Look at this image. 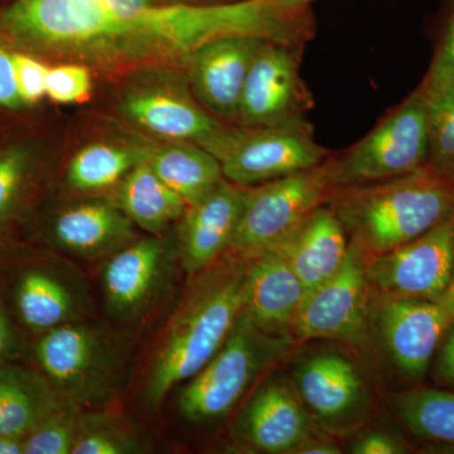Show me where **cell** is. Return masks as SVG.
<instances>
[{
  "mask_svg": "<svg viewBox=\"0 0 454 454\" xmlns=\"http://www.w3.org/2000/svg\"><path fill=\"white\" fill-rule=\"evenodd\" d=\"M288 26L284 11L265 0L166 3L134 16L106 0H14L0 11V32L20 49L106 70L184 64L197 47L231 35L280 41Z\"/></svg>",
  "mask_w": 454,
  "mask_h": 454,
  "instance_id": "1",
  "label": "cell"
},
{
  "mask_svg": "<svg viewBox=\"0 0 454 454\" xmlns=\"http://www.w3.org/2000/svg\"><path fill=\"white\" fill-rule=\"evenodd\" d=\"M247 258L226 253L192 277L167 325L145 385L152 411L219 351L245 310Z\"/></svg>",
  "mask_w": 454,
  "mask_h": 454,
  "instance_id": "2",
  "label": "cell"
},
{
  "mask_svg": "<svg viewBox=\"0 0 454 454\" xmlns=\"http://www.w3.org/2000/svg\"><path fill=\"white\" fill-rule=\"evenodd\" d=\"M367 258L390 252L454 216V178L427 163L387 181L336 188L325 203Z\"/></svg>",
  "mask_w": 454,
  "mask_h": 454,
  "instance_id": "3",
  "label": "cell"
},
{
  "mask_svg": "<svg viewBox=\"0 0 454 454\" xmlns=\"http://www.w3.org/2000/svg\"><path fill=\"white\" fill-rule=\"evenodd\" d=\"M35 372L77 408L103 404L124 378L130 348L121 334L98 322H71L40 334L32 349Z\"/></svg>",
  "mask_w": 454,
  "mask_h": 454,
  "instance_id": "4",
  "label": "cell"
},
{
  "mask_svg": "<svg viewBox=\"0 0 454 454\" xmlns=\"http://www.w3.org/2000/svg\"><path fill=\"white\" fill-rule=\"evenodd\" d=\"M292 346L291 337L264 333L244 310L219 351L184 384L178 395L179 411L192 423L225 417Z\"/></svg>",
  "mask_w": 454,
  "mask_h": 454,
  "instance_id": "5",
  "label": "cell"
},
{
  "mask_svg": "<svg viewBox=\"0 0 454 454\" xmlns=\"http://www.w3.org/2000/svg\"><path fill=\"white\" fill-rule=\"evenodd\" d=\"M428 106L420 89L360 142L328 158L336 188L387 181L415 172L428 163Z\"/></svg>",
  "mask_w": 454,
  "mask_h": 454,
  "instance_id": "6",
  "label": "cell"
},
{
  "mask_svg": "<svg viewBox=\"0 0 454 454\" xmlns=\"http://www.w3.org/2000/svg\"><path fill=\"white\" fill-rule=\"evenodd\" d=\"M221 164L223 178L254 187L315 168L330 157L307 121L273 127L223 128L203 145Z\"/></svg>",
  "mask_w": 454,
  "mask_h": 454,
  "instance_id": "7",
  "label": "cell"
},
{
  "mask_svg": "<svg viewBox=\"0 0 454 454\" xmlns=\"http://www.w3.org/2000/svg\"><path fill=\"white\" fill-rule=\"evenodd\" d=\"M328 158L315 168L245 187L243 214L229 253L250 258L271 249L325 206L336 190Z\"/></svg>",
  "mask_w": 454,
  "mask_h": 454,
  "instance_id": "8",
  "label": "cell"
},
{
  "mask_svg": "<svg viewBox=\"0 0 454 454\" xmlns=\"http://www.w3.org/2000/svg\"><path fill=\"white\" fill-rule=\"evenodd\" d=\"M176 260V244L154 235L136 239L106 259L101 292L109 316L122 324L145 318L168 293Z\"/></svg>",
  "mask_w": 454,
  "mask_h": 454,
  "instance_id": "9",
  "label": "cell"
},
{
  "mask_svg": "<svg viewBox=\"0 0 454 454\" xmlns=\"http://www.w3.org/2000/svg\"><path fill=\"white\" fill-rule=\"evenodd\" d=\"M453 262L454 216L402 247L369 256L367 279L381 297L439 301L450 282Z\"/></svg>",
  "mask_w": 454,
  "mask_h": 454,
  "instance_id": "10",
  "label": "cell"
},
{
  "mask_svg": "<svg viewBox=\"0 0 454 454\" xmlns=\"http://www.w3.org/2000/svg\"><path fill=\"white\" fill-rule=\"evenodd\" d=\"M301 44L265 41L245 82L239 127H273L306 121L312 95L301 76Z\"/></svg>",
  "mask_w": 454,
  "mask_h": 454,
  "instance_id": "11",
  "label": "cell"
},
{
  "mask_svg": "<svg viewBox=\"0 0 454 454\" xmlns=\"http://www.w3.org/2000/svg\"><path fill=\"white\" fill-rule=\"evenodd\" d=\"M366 255L349 243L340 270L304 298L293 327L300 340L333 339L363 342L369 319L370 283Z\"/></svg>",
  "mask_w": 454,
  "mask_h": 454,
  "instance_id": "12",
  "label": "cell"
},
{
  "mask_svg": "<svg viewBox=\"0 0 454 454\" xmlns=\"http://www.w3.org/2000/svg\"><path fill=\"white\" fill-rule=\"evenodd\" d=\"M121 113L152 136L201 146L225 128L197 100L186 82L176 77H154L122 92Z\"/></svg>",
  "mask_w": 454,
  "mask_h": 454,
  "instance_id": "13",
  "label": "cell"
},
{
  "mask_svg": "<svg viewBox=\"0 0 454 454\" xmlns=\"http://www.w3.org/2000/svg\"><path fill=\"white\" fill-rule=\"evenodd\" d=\"M12 301L18 321L38 336L90 319L94 312L88 283L79 271L59 262H32L20 269Z\"/></svg>",
  "mask_w": 454,
  "mask_h": 454,
  "instance_id": "14",
  "label": "cell"
},
{
  "mask_svg": "<svg viewBox=\"0 0 454 454\" xmlns=\"http://www.w3.org/2000/svg\"><path fill=\"white\" fill-rule=\"evenodd\" d=\"M265 41L231 35L206 42L188 55V83L212 115L236 121L247 74Z\"/></svg>",
  "mask_w": 454,
  "mask_h": 454,
  "instance_id": "15",
  "label": "cell"
},
{
  "mask_svg": "<svg viewBox=\"0 0 454 454\" xmlns=\"http://www.w3.org/2000/svg\"><path fill=\"white\" fill-rule=\"evenodd\" d=\"M376 318L394 364L413 380H422L442 337L453 325L438 301L413 298L382 297Z\"/></svg>",
  "mask_w": 454,
  "mask_h": 454,
  "instance_id": "16",
  "label": "cell"
},
{
  "mask_svg": "<svg viewBox=\"0 0 454 454\" xmlns=\"http://www.w3.org/2000/svg\"><path fill=\"white\" fill-rule=\"evenodd\" d=\"M44 240L68 258L95 262L136 240V225L107 200H86L65 206L47 221Z\"/></svg>",
  "mask_w": 454,
  "mask_h": 454,
  "instance_id": "17",
  "label": "cell"
},
{
  "mask_svg": "<svg viewBox=\"0 0 454 454\" xmlns=\"http://www.w3.org/2000/svg\"><path fill=\"white\" fill-rule=\"evenodd\" d=\"M245 187L221 179L179 221L176 247L188 276H195L229 253L243 214Z\"/></svg>",
  "mask_w": 454,
  "mask_h": 454,
  "instance_id": "18",
  "label": "cell"
},
{
  "mask_svg": "<svg viewBox=\"0 0 454 454\" xmlns=\"http://www.w3.org/2000/svg\"><path fill=\"white\" fill-rule=\"evenodd\" d=\"M307 292L288 260L269 249L247 258L245 310L264 333L293 339Z\"/></svg>",
  "mask_w": 454,
  "mask_h": 454,
  "instance_id": "19",
  "label": "cell"
},
{
  "mask_svg": "<svg viewBox=\"0 0 454 454\" xmlns=\"http://www.w3.org/2000/svg\"><path fill=\"white\" fill-rule=\"evenodd\" d=\"M244 441L259 452L294 453L312 437L313 424L300 399L282 381L256 391L241 418Z\"/></svg>",
  "mask_w": 454,
  "mask_h": 454,
  "instance_id": "20",
  "label": "cell"
},
{
  "mask_svg": "<svg viewBox=\"0 0 454 454\" xmlns=\"http://www.w3.org/2000/svg\"><path fill=\"white\" fill-rule=\"evenodd\" d=\"M348 247L342 223L325 205L309 214L274 249L286 256L309 294L340 270Z\"/></svg>",
  "mask_w": 454,
  "mask_h": 454,
  "instance_id": "21",
  "label": "cell"
},
{
  "mask_svg": "<svg viewBox=\"0 0 454 454\" xmlns=\"http://www.w3.org/2000/svg\"><path fill=\"white\" fill-rule=\"evenodd\" d=\"M295 378L301 399L322 422H342L363 404L364 385L356 367L340 355L309 358Z\"/></svg>",
  "mask_w": 454,
  "mask_h": 454,
  "instance_id": "22",
  "label": "cell"
},
{
  "mask_svg": "<svg viewBox=\"0 0 454 454\" xmlns=\"http://www.w3.org/2000/svg\"><path fill=\"white\" fill-rule=\"evenodd\" d=\"M114 203L149 235L162 236L186 214L187 203L155 175L148 162L130 170L114 187Z\"/></svg>",
  "mask_w": 454,
  "mask_h": 454,
  "instance_id": "23",
  "label": "cell"
},
{
  "mask_svg": "<svg viewBox=\"0 0 454 454\" xmlns=\"http://www.w3.org/2000/svg\"><path fill=\"white\" fill-rule=\"evenodd\" d=\"M35 369L0 364V433L25 438L47 415L64 404Z\"/></svg>",
  "mask_w": 454,
  "mask_h": 454,
  "instance_id": "24",
  "label": "cell"
},
{
  "mask_svg": "<svg viewBox=\"0 0 454 454\" xmlns=\"http://www.w3.org/2000/svg\"><path fill=\"white\" fill-rule=\"evenodd\" d=\"M148 164L187 206L201 201L223 178L216 157L192 142L155 146Z\"/></svg>",
  "mask_w": 454,
  "mask_h": 454,
  "instance_id": "25",
  "label": "cell"
},
{
  "mask_svg": "<svg viewBox=\"0 0 454 454\" xmlns=\"http://www.w3.org/2000/svg\"><path fill=\"white\" fill-rule=\"evenodd\" d=\"M155 146L92 143L74 153L66 169V186L91 193L115 187L130 170L148 162Z\"/></svg>",
  "mask_w": 454,
  "mask_h": 454,
  "instance_id": "26",
  "label": "cell"
},
{
  "mask_svg": "<svg viewBox=\"0 0 454 454\" xmlns=\"http://www.w3.org/2000/svg\"><path fill=\"white\" fill-rule=\"evenodd\" d=\"M38 175V155L28 142H13L0 148V245L28 205Z\"/></svg>",
  "mask_w": 454,
  "mask_h": 454,
  "instance_id": "27",
  "label": "cell"
},
{
  "mask_svg": "<svg viewBox=\"0 0 454 454\" xmlns=\"http://www.w3.org/2000/svg\"><path fill=\"white\" fill-rule=\"evenodd\" d=\"M394 408L411 432L429 441L454 444V394L423 389L396 394Z\"/></svg>",
  "mask_w": 454,
  "mask_h": 454,
  "instance_id": "28",
  "label": "cell"
},
{
  "mask_svg": "<svg viewBox=\"0 0 454 454\" xmlns=\"http://www.w3.org/2000/svg\"><path fill=\"white\" fill-rule=\"evenodd\" d=\"M148 448L139 430L121 415L80 414L73 454H134L145 453Z\"/></svg>",
  "mask_w": 454,
  "mask_h": 454,
  "instance_id": "29",
  "label": "cell"
},
{
  "mask_svg": "<svg viewBox=\"0 0 454 454\" xmlns=\"http://www.w3.org/2000/svg\"><path fill=\"white\" fill-rule=\"evenodd\" d=\"M428 106V164L452 175L454 170V85L424 95Z\"/></svg>",
  "mask_w": 454,
  "mask_h": 454,
  "instance_id": "30",
  "label": "cell"
},
{
  "mask_svg": "<svg viewBox=\"0 0 454 454\" xmlns=\"http://www.w3.org/2000/svg\"><path fill=\"white\" fill-rule=\"evenodd\" d=\"M80 414L65 402L23 438V454H73Z\"/></svg>",
  "mask_w": 454,
  "mask_h": 454,
  "instance_id": "31",
  "label": "cell"
},
{
  "mask_svg": "<svg viewBox=\"0 0 454 454\" xmlns=\"http://www.w3.org/2000/svg\"><path fill=\"white\" fill-rule=\"evenodd\" d=\"M91 89V73L86 65L68 62L49 68L46 97L53 103L62 106L82 103L90 97Z\"/></svg>",
  "mask_w": 454,
  "mask_h": 454,
  "instance_id": "32",
  "label": "cell"
},
{
  "mask_svg": "<svg viewBox=\"0 0 454 454\" xmlns=\"http://www.w3.org/2000/svg\"><path fill=\"white\" fill-rule=\"evenodd\" d=\"M452 85H454V8L448 18L446 28L433 57L428 74L419 89L424 95H433Z\"/></svg>",
  "mask_w": 454,
  "mask_h": 454,
  "instance_id": "33",
  "label": "cell"
},
{
  "mask_svg": "<svg viewBox=\"0 0 454 454\" xmlns=\"http://www.w3.org/2000/svg\"><path fill=\"white\" fill-rule=\"evenodd\" d=\"M14 77L18 94L26 106H35L46 97L49 68L27 52H13Z\"/></svg>",
  "mask_w": 454,
  "mask_h": 454,
  "instance_id": "34",
  "label": "cell"
},
{
  "mask_svg": "<svg viewBox=\"0 0 454 454\" xmlns=\"http://www.w3.org/2000/svg\"><path fill=\"white\" fill-rule=\"evenodd\" d=\"M18 94L14 77L13 51L8 50L0 42V107L7 110H20L25 107Z\"/></svg>",
  "mask_w": 454,
  "mask_h": 454,
  "instance_id": "35",
  "label": "cell"
},
{
  "mask_svg": "<svg viewBox=\"0 0 454 454\" xmlns=\"http://www.w3.org/2000/svg\"><path fill=\"white\" fill-rule=\"evenodd\" d=\"M356 454H399L404 452V447L397 439L385 433H372L358 439L351 448Z\"/></svg>",
  "mask_w": 454,
  "mask_h": 454,
  "instance_id": "36",
  "label": "cell"
},
{
  "mask_svg": "<svg viewBox=\"0 0 454 454\" xmlns=\"http://www.w3.org/2000/svg\"><path fill=\"white\" fill-rule=\"evenodd\" d=\"M18 351V337L13 325L0 301V364L11 363Z\"/></svg>",
  "mask_w": 454,
  "mask_h": 454,
  "instance_id": "37",
  "label": "cell"
},
{
  "mask_svg": "<svg viewBox=\"0 0 454 454\" xmlns=\"http://www.w3.org/2000/svg\"><path fill=\"white\" fill-rule=\"evenodd\" d=\"M107 5L122 16H134L155 5L166 4L164 0H106Z\"/></svg>",
  "mask_w": 454,
  "mask_h": 454,
  "instance_id": "38",
  "label": "cell"
},
{
  "mask_svg": "<svg viewBox=\"0 0 454 454\" xmlns=\"http://www.w3.org/2000/svg\"><path fill=\"white\" fill-rule=\"evenodd\" d=\"M340 448L328 441L310 437L295 450L294 454H339Z\"/></svg>",
  "mask_w": 454,
  "mask_h": 454,
  "instance_id": "39",
  "label": "cell"
},
{
  "mask_svg": "<svg viewBox=\"0 0 454 454\" xmlns=\"http://www.w3.org/2000/svg\"><path fill=\"white\" fill-rule=\"evenodd\" d=\"M439 367L447 380L454 382V331L450 334L443 349H442L441 358H439Z\"/></svg>",
  "mask_w": 454,
  "mask_h": 454,
  "instance_id": "40",
  "label": "cell"
},
{
  "mask_svg": "<svg viewBox=\"0 0 454 454\" xmlns=\"http://www.w3.org/2000/svg\"><path fill=\"white\" fill-rule=\"evenodd\" d=\"M0 454H23V438L0 433Z\"/></svg>",
  "mask_w": 454,
  "mask_h": 454,
  "instance_id": "41",
  "label": "cell"
},
{
  "mask_svg": "<svg viewBox=\"0 0 454 454\" xmlns=\"http://www.w3.org/2000/svg\"><path fill=\"white\" fill-rule=\"evenodd\" d=\"M438 301L443 306V309L447 310L448 315H450L454 324V262L450 282L448 284L446 292H444V294L442 295L441 300Z\"/></svg>",
  "mask_w": 454,
  "mask_h": 454,
  "instance_id": "42",
  "label": "cell"
},
{
  "mask_svg": "<svg viewBox=\"0 0 454 454\" xmlns=\"http://www.w3.org/2000/svg\"><path fill=\"white\" fill-rule=\"evenodd\" d=\"M267 2L283 8H304L310 7V3L315 0H267Z\"/></svg>",
  "mask_w": 454,
  "mask_h": 454,
  "instance_id": "43",
  "label": "cell"
},
{
  "mask_svg": "<svg viewBox=\"0 0 454 454\" xmlns=\"http://www.w3.org/2000/svg\"><path fill=\"white\" fill-rule=\"evenodd\" d=\"M166 3H186V4H225L240 0H164Z\"/></svg>",
  "mask_w": 454,
  "mask_h": 454,
  "instance_id": "44",
  "label": "cell"
},
{
  "mask_svg": "<svg viewBox=\"0 0 454 454\" xmlns=\"http://www.w3.org/2000/svg\"><path fill=\"white\" fill-rule=\"evenodd\" d=\"M452 176H453V178H454V170H453Z\"/></svg>",
  "mask_w": 454,
  "mask_h": 454,
  "instance_id": "45",
  "label": "cell"
}]
</instances>
